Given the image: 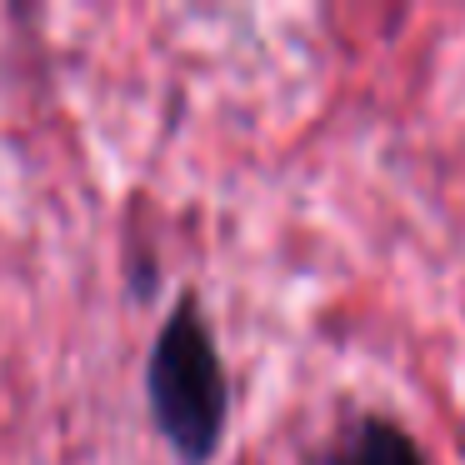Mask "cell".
I'll return each instance as SVG.
<instances>
[{"instance_id": "obj_2", "label": "cell", "mask_w": 465, "mask_h": 465, "mask_svg": "<svg viewBox=\"0 0 465 465\" xmlns=\"http://www.w3.org/2000/svg\"><path fill=\"white\" fill-rule=\"evenodd\" d=\"M311 465H425V450L391 415H355Z\"/></svg>"}, {"instance_id": "obj_1", "label": "cell", "mask_w": 465, "mask_h": 465, "mask_svg": "<svg viewBox=\"0 0 465 465\" xmlns=\"http://www.w3.org/2000/svg\"><path fill=\"white\" fill-rule=\"evenodd\" d=\"M145 411L175 465H215L231 430V375L201 295L181 291L145 355Z\"/></svg>"}]
</instances>
